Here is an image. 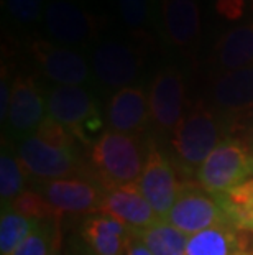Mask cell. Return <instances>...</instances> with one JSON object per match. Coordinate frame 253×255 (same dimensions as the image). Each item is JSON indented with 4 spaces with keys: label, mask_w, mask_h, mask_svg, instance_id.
I'll use <instances>...</instances> for the list:
<instances>
[{
    "label": "cell",
    "mask_w": 253,
    "mask_h": 255,
    "mask_svg": "<svg viewBox=\"0 0 253 255\" xmlns=\"http://www.w3.org/2000/svg\"><path fill=\"white\" fill-rule=\"evenodd\" d=\"M117 7L130 31L142 33L152 23V0H117Z\"/></svg>",
    "instance_id": "27"
},
{
    "label": "cell",
    "mask_w": 253,
    "mask_h": 255,
    "mask_svg": "<svg viewBox=\"0 0 253 255\" xmlns=\"http://www.w3.org/2000/svg\"><path fill=\"white\" fill-rule=\"evenodd\" d=\"M45 119L46 92L33 76H17L12 84V97L5 122L10 138L20 142L36 133Z\"/></svg>",
    "instance_id": "11"
},
{
    "label": "cell",
    "mask_w": 253,
    "mask_h": 255,
    "mask_svg": "<svg viewBox=\"0 0 253 255\" xmlns=\"http://www.w3.org/2000/svg\"><path fill=\"white\" fill-rule=\"evenodd\" d=\"M89 63L94 79L102 88L117 92L137 83L143 73L145 58L137 46L117 40H104L92 46Z\"/></svg>",
    "instance_id": "5"
},
{
    "label": "cell",
    "mask_w": 253,
    "mask_h": 255,
    "mask_svg": "<svg viewBox=\"0 0 253 255\" xmlns=\"http://www.w3.org/2000/svg\"><path fill=\"white\" fill-rule=\"evenodd\" d=\"M99 213L123 222L133 231L145 229L160 221L153 208L140 193L137 183L105 191Z\"/></svg>",
    "instance_id": "17"
},
{
    "label": "cell",
    "mask_w": 253,
    "mask_h": 255,
    "mask_svg": "<svg viewBox=\"0 0 253 255\" xmlns=\"http://www.w3.org/2000/svg\"><path fill=\"white\" fill-rule=\"evenodd\" d=\"M212 61L222 73L253 66V21L225 31L215 41Z\"/></svg>",
    "instance_id": "19"
},
{
    "label": "cell",
    "mask_w": 253,
    "mask_h": 255,
    "mask_svg": "<svg viewBox=\"0 0 253 255\" xmlns=\"http://www.w3.org/2000/svg\"><path fill=\"white\" fill-rule=\"evenodd\" d=\"M230 226L237 231L253 232V178L232 191L217 196Z\"/></svg>",
    "instance_id": "22"
},
{
    "label": "cell",
    "mask_w": 253,
    "mask_h": 255,
    "mask_svg": "<svg viewBox=\"0 0 253 255\" xmlns=\"http://www.w3.org/2000/svg\"><path fill=\"white\" fill-rule=\"evenodd\" d=\"M247 251L239 231L232 226H217L187 239L186 255H237Z\"/></svg>",
    "instance_id": "20"
},
{
    "label": "cell",
    "mask_w": 253,
    "mask_h": 255,
    "mask_svg": "<svg viewBox=\"0 0 253 255\" xmlns=\"http://www.w3.org/2000/svg\"><path fill=\"white\" fill-rule=\"evenodd\" d=\"M211 101L227 116L253 112V66L220 73L212 83Z\"/></svg>",
    "instance_id": "18"
},
{
    "label": "cell",
    "mask_w": 253,
    "mask_h": 255,
    "mask_svg": "<svg viewBox=\"0 0 253 255\" xmlns=\"http://www.w3.org/2000/svg\"><path fill=\"white\" fill-rule=\"evenodd\" d=\"M160 23L169 46L186 56L194 55L202 38L199 0H160Z\"/></svg>",
    "instance_id": "12"
},
{
    "label": "cell",
    "mask_w": 253,
    "mask_h": 255,
    "mask_svg": "<svg viewBox=\"0 0 253 255\" xmlns=\"http://www.w3.org/2000/svg\"><path fill=\"white\" fill-rule=\"evenodd\" d=\"M135 236L153 255H186L189 237L163 219L156 221L145 229L135 231Z\"/></svg>",
    "instance_id": "21"
},
{
    "label": "cell",
    "mask_w": 253,
    "mask_h": 255,
    "mask_svg": "<svg viewBox=\"0 0 253 255\" xmlns=\"http://www.w3.org/2000/svg\"><path fill=\"white\" fill-rule=\"evenodd\" d=\"M222 135L224 126L217 112L199 102L171 133V146L179 166L186 173H197L204 160L222 142Z\"/></svg>",
    "instance_id": "3"
},
{
    "label": "cell",
    "mask_w": 253,
    "mask_h": 255,
    "mask_svg": "<svg viewBox=\"0 0 253 255\" xmlns=\"http://www.w3.org/2000/svg\"><path fill=\"white\" fill-rule=\"evenodd\" d=\"M186 84L176 66H165L155 74L148 92L150 117L160 132L173 133L184 119Z\"/></svg>",
    "instance_id": "10"
},
{
    "label": "cell",
    "mask_w": 253,
    "mask_h": 255,
    "mask_svg": "<svg viewBox=\"0 0 253 255\" xmlns=\"http://www.w3.org/2000/svg\"><path fill=\"white\" fill-rule=\"evenodd\" d=\"M46 116L59 122L89 148L104 132V117L94 92L85 86H51L46 92Z\"/></svg>",
    "instance_id": "2"
},
{
    "label": "cell",
    "mask_w": 253,
    "mask_h": 255,
    "mask_svg": "<svg viewBox=\"0 0 253 255\" xmlns=\"http://www.w3.org/2000/svg\"><path fill=\"white\" fill-rule=\"evenodd\" d=\"M58 247H61L59 219H48L40 222L13 255H51Z\"/></svg>",
    "instance_id": "25"
},
{
    "label": "cell",
    "mask_w": 253,
    "mask_h": 255,
    "mask_svg": "<svg viewBox=\"0 0 253 255\" xmlns=\"http://www.w3.org/2000/svg\"><path fill=\"white\" fill-rule=\"evenodd\" d=\"M38 191L59 214L99 213L104 189L89 178H68L38 183Z\"/></svg>",
    "instance_id": "14"
},
{
    "label": "cell",
    "mask_w": 253,
    "mask_h": 255,
    "mask_svg": "<svg viewBox=\"0 0 253 255\" xmlns=\"http://www.w3.org/2000/svg\"><path fill=\"white\" fill-rule=\"evenodd\" d=\"M237 255H253V252H249V251H242V252H239Z\"/></svg>",
    "instance_id": "34"
},
{
    "label": "cell",
    "mask_w": 253,
    "mask_h": 255,
    "mask_svg": "<svg viewBox=\"0 0 253 255\" xmlns=\"http://www.w3.org/2000/svg\"><path fill=\"white\" fill-rule=\"evenodd\" d=\"M244 2H245L247 5H249L250 8H253V0H244Z\"/></svg>",
    "instance_id": "35"
},
{
    "label": "cell",
    "mask_w": 253,
    "mask_h": 255,
    "mask_svg": "<svg viewBox=\"0 0 253 255\" xmlns=\"http://www.w3.org/2000/svg\"><path fill=\"white\" fill-rule=\"evenodd\" d=\"M41 221L25 218L12 208L2 209L0 218V255H13Z\"/></svg>",
    "instance_id": "24"
},
{
    "label": "cell",
    "mask_w": 253,
    "mask_h": 255,
    "mask_svg": "<svg viewBox=\"0 0 253 255\" xmlns=\"http://www.w3.org/2000/svg\"><path fill=\"white\" fill-rule=\"evenodd\" d=\"M196 178L214 196L232 191L253 178V150L239 138H224L199 166Z\"/></svg>",
    "instance_id": "4"
},
{
    "label": "cell",
    "mask_w": 253,
    "mask_h": 255,
    "mask_svg": "<svg viewBox=\"0 0 253 255\" xmlns=\"http://www.w3.org/2000/svg\"><path fill=\"white\" fill-rule=\"evenodd\" d=\"M36 135L41 137L45 142L59 146V148H66V150H74V143L78 142L74 138V135L69 132V130L61 126L59 122L53 121L46 116V119L43 121V124L40 126V128L36 130Z\"/></svg>",
    "instance_id": "29"
},
{
    "label": "cell",
    "mask_w": 253,
    "mask_h": 255,
    "mask_svg": "<svg viewBox=\"0 0 253 255\" xmlns=\"http://www.w3.org/2000/svg\"><path fill=\"white\" fill-rule=\"evenodd\" d=\"M125 255H153V254L150 252L147 249V246H145V244L135 236L133 237V241L130 242V246H128Z\"/></svg>",
    "instance_id": "31"
},
{
    "label": "cell",
    "mask_w": 253,
    "mask_h": 255,
    "mask_svg": "<svg viewBox=\"0 0 253 255\" xmlns=\"http://www.w3.org/2000/svg\"><path fill=\"white\" fill-rule=\"evenodd\" d=\"M137 184L160 219L168 216L182 186L176 180L174 165L158 148L147 151V160Z\"/></svg>",
    "instance_id": "13"
},
{
    "label": "cell",
    "mask_w": 253,
    "mask_h": 255,
    "mask_svg": "<svg viewBox=\"0 0 253 255\" xmlns=\"http://www.w3.org/2000/svg\"><path fill=\"white\" fill-rule=\"evenodd\" d=\"M145 160L147 155L143 156L137 137L104 130L89 148L90 178L104 191L135 184L143 171Z\"/></svg>",
    "instance_id": "1"
},
{
    "label": "cell",
    "mask_w": 253,
    "mask_h": 255,
    "mask_svg": "<svg viewBox=\"0 0 253 255\" xmlns=\"http://www.w3.org/2000/svg\"><path fill=\"white\" fill-rule=\"evenodd\" d=\"M79 236L87 255H125L135 231L110 216L94 213L84 218Z\"/></svg>",
    "instance_id": "16"
},
{
    "label": "cell",
    "mask_w": 253,
    "mask_h": 255,
    "mask_svg": "<svg viewBox=\"0 0 253 255\" xmlns=\"http://www.w3.org/2000/svg\"><path fill=\"white\" fill-rule=\"evenodd\" d=\"M30 50L45 78L56 86H85L94 81L89 58L83 51L48 40L31 41Z\"/></svg>",
    "instance_id": "9"
},
{
    "label": "cell",
    "mask_w": 253,
    "mask_h": 255,
    "mask_svg": "<svg viewBox=\"0 0 253 255\" xmlns=\"http://www.w3.org/2000/svg\"><path fill=\"white\" fill-rule=\"evenodd\" d=\"M51 255H64V254H63L61 251H59V247H58V249H55V251L51 252Z\"/></svg>",
    "instance_id": "33"
},
{
    "label": "cell",
    "mask_w": 253,
    "mask_h": 255,
    "mask_svg": "<svg viewBox=\"0 0 253 255\" xmlns=\"http://www.w3.org/2000/svg\"><path fill=\"white\" fill-rule=\"evenodd\" d=\"M10 208L13 211H17L18 214L25 216V218L36 219V221L61 218V214L48 203L38 189H25V191L13 201V204L10 206Z\"/></svg>",
    "instance_id": "26"
},
{
    "label": "cell",
    "mask_w": 253,
    "mask_h": 255,
    "mask_svg": "<svg viewBox=\"0 0 253 255\" xmlns=\"http://www.w3.org/2000/svg\"><path fill=\"white\" fill-rule=\"evenodd\" d=\"M187 237L217 226H230L217 196L204 188L186 183L181 186L173 208L163 219ZM234 227V226H232Z\"/></svg>",
    "instance_id": "8"
},
{
    "label": "cell",
    "mask_w": 253,
    "mask_h": 255,
    "mask_svg": "<svg viewBox=\"0 0 253 255\" xmlns=\"http://www.w3.org/2000/svg\"><path fill=\"white\" fill-rule=\"evenodd\" d=\"M150 104L148 94L140 86L123 88L112 94L105 109V122L109 130L138 137L148 127Z\"/></svg>",
    "instance_id": "15"
},
{
    "label": "cell",
    "mask_w": 253,
    "mask_h": 255,
    "mask_svg": "<svg viewBox=\"0 0 253 255\" xmlns=\"http://www.w3.org/2000/svg\"><path fill=\"white\" fill-rule=\"evenodd\" d=\"M26 173L21 166L17 150L2 145L0 153V203L2 209L10 208L13 201L26 189Z\"/></svg>",
    "instance_id": "23"
},
{
    "label": "cell",
    "mask_w": 253,
    "mask_h": 255,
    "mask_svg": "<svg viewBox=\"0 0 253 255\" xmlns=\"http://www.w3.org/2000/svg\"><path fill=\"white\" fill-rule=\"evenodd\" d=\"M17 156L26 176L38 183L83 178V165L78 158L76 150L59 148L45 142L36 133L17 142Z\"/></svg>",
    "instance_id": "6"
},
{
    "label": "cell",
    "mask_w": 253,
    "mask_h": 255,
    "mask_svg": "<svg viewBox=\"0 0 253 255\" xmlns=\"http://www.w3.org/2000/svg\"><path fill=\"white\" fill-rule=\"evenodd\" d=\"M43 23L53 43L79 51L92 45L99 35L95 15L73 0H48Z\"/></svg>",
    "instance_id": "7"
},
{
    "label": "cell",
    "mask_w": 253,
    "mask_h": 255,
    "mask_svg": "<svg viewBox=\"0 0 253 255\" xmlns=\"http://www.w3.org/2000/svg\"><path fill=\"white\" fill-rule=\"evenodd\" d=\"M10 20L21 26L40 23L45 17V0H3Z\"/></svg>",
    "instance_id": "28"
},
{
    "label": "cell",
    "mask_w": 253,
    "mask_h": 255,
    "mask_svg": "<svg viewBox=\"0 0 253 255\" xmlns=\"http://www.w3.org/2000/svg\"><path fill=\"white\" fill-rule=\"evenodd\" d=\"M249 133L253 138V112H250V119H249Z\"/></svg>",
    "instance_id": "32"
},
{
    "label": "cell",
    "mask_w": 253,
    "mask_h": 255,
    "mask_svg": "<svg viewBox=\"0 0 253 255\" xmlns=\"http://www.w3.org/2000/svg\"><path fill=\"white\" fill-rule=\"evenodd\" d=\"M250 7L244 0H215V12L225 20L237 21L245 17Z\"/></svg>",
    "instance_id": "30"
}]
</instances>
